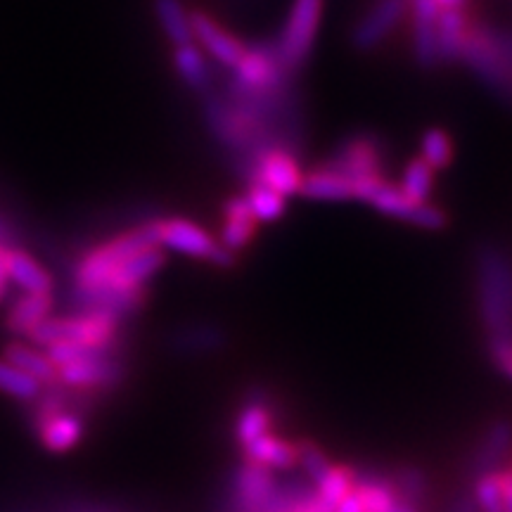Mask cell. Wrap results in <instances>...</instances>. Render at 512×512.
Segmentation results:
<instances>
[{
	"label": "cell",
	"mask_w": 512,
	"mask_h": 512,
	"mask_svg": "<svg viewBox=\"0 0 512 512\" xmlns=\"http://www.w3.org/2000/svg\"><path fill=\"white\" fill-rule=\"evenodd\" d=\"M147 247H157L150 223L93 247L91 252L81 256L79 266H76V292L100 290L126 259Z\"/></svg>",
	"instance_id": "6da1fadb"
},
{
	"label": "cell",
	"mask_w": 512,
	"mask_h": 512,
	"mask_svg": "<svg viewBox=\"0 0 512 512\" xmlns=\"http://www.w3.org/2000/svg\"><path fill=\"white\" fill-rule=\"evenodd\" d=\"M117 320V316L107 311H83L79 316L46 318L27 337L36 347L72 342L88 349H112L114 337H117Z\"/></svg>",
	"instance_id": "7a4b0ae2"
},
{
	"label": "cell",
	"mask_w": 512,
	"mask_h": 512,
	"mask_svg": "<svg viewBox=\"0 0 512 512\" xmlns=\"http://www.w3.org/2000/svg\"><path fill=\"white\" fill-rule=\"evenodd\" d=\"M320 22H323V0H294L283 34L275 41L280 62L290 74H299L309 62Z\"/></svg>",
	"instance_id": "3957f363"
},
{
	"label": "cell",
	"mask_w": 512,
	"mask_h": 512,
	"mask_svg": "<svg viewBox=\"0 0 512 512\" xmlns=\"http://www.w3.org/2000/svg\"><path fill=\"white\" fill-rule=\"evenodd\" d=\"M152 235L159 249H171L183 256H192V259L211 261L214 266L228 268L233 266L235 254L228 252L219 240L211 238V235L197 223L188 219H162L150 223Z\"/></svg>",
	"instance_id": "277c9868"
},
{
	"label": "cell",
	"mask_w": 512,
	"mask_h": 512,
	"mask_svg": "<svg viewBox=\"0 0 512 512\" xmlns=\"http://www.w3.org/2000/svg\"><path fill=\"white\" fill-rule=\"evenodd\" d=\"M370 207H375L380 214L392 216V219H401L411 226L425 228V230H441L446 226V214L437 204L430 202H415L406 197L396 183H389L387 178L380 181V185L370 192L366 200Z\"/></svg>",
	"instance_id": "5b68a950"
},
{
	"label": "cell",
	"mask_w": 512,
	"mask_h": 512,
	"mask_svg": "<svg viewBox=\"0 0 512 512\" xmlns=\"http://www.w3.org/2000/svg\"><path fill=\"white\" fill-rule=\"evenodd\" d=\"M408 15V0H375L351 29V48L356 53H373L394 34Z\"/></svg>",
	"instance_id": "8992f818"
},
{
	"label": "cell",
	"mask_w": 512,
	"mask_h": 512,
	"mask_svg": "<svg viewBox=\"0 0 512 512\" xmlns=\"http://www.w3.org/2000/svg\"><path fill=\"white\" fill-rule=\"evenodd\" d=\"M190 19L192 36H195V43L202 48V53L211 57V62L230 72V69L240 62V57L245 55V43H242L238 36L230 34L228 29H223L214 17L207 15V12H190Z\"/></svg>",
	"instance_id": "52a82bcc"
},
{
	"label": "cell",
	"mask_w": 512,
	"mask_h": 512,
	"mask_svg": "<svg viewBox=\"0 0 512 512\" xmlns=\"http://www.w3.org/2000/svg\"><path fill=\"white\" fill-rule=\"evenodd\" d=\"M57 380L72 389L91 392V389L112 387L119 380V366L110 349H91L76 361L57 368Z\"/></svg>",
	"instance_id": "ba28073f"
},
{
	"label": "cell",
	"mask_w": 512,
	"mask_h": 512,
	"mask_svg": "<svg viewBox=\"0 0 512 512\" xmlns=\"http://www.w3.org/2000/svg\"><path fill=\"white\" fill-rule=\"evenodd\" d=\"M320 166H325V169L330 171H337V174L347 176L351 181H356V178H363V176H382L380 140L370 136L347 138L342 145H339L335 155Z\"/></svg>",
	"instance_id": "9c48e42d"
},
{
	"label": "cell",
	"mask_w": 512,
	"mask_h": 512,
	"mask_svg": "<svg viewBox=\"0 0 512 512\" xmlns=\"http://www.w3.org/2000/svg\"><path fill=\"white\" fill-rule=\"evenodd\" d=\"M302 166L297 162V155L290 150H268L259 157L254 166V176L249 183H261L283 195L285 200L292 195H299V185H302Z\"/></svg>",
	"instance_id": "30bf717a"
},
{
	"label": "cell",
	"mask_w": 512,
	"mask_h": 512,
	"mask_svg": "<svg viewBox=\"0 0 512 512\" xmlns=\"http://www.w3.org/2000/svg\"><path fill=\"white\" fill-rule=\"evenodd\" d=\"M413 22V57L422 69L439 67L437 53V19L439 5L434 0H408Z\"/></svg>",
	"instance_id": "8fae6325"
},
{
	"label": "cell",
	"mask_w": 512,
	"mask_h": 512,
	"mask_svg": "<svg viewBox=\"0 0 512 512\" xmlns=\"http://www.w3.org/2000/svg\"><path fill=\"white\" fill-rule=\"evenodd\" d=\"M256 223L252 209L245 200V195L230 197V200L223 204V223H221V245L228 249V252H240L245 249L252 238L256 235Z\"/></svg>",
	"instance_id": "7c38bea8"
},
{
	"label": "cell",
	"mask_w": 512,
	"mask_h": 512,
	"mask_svg": "<svg viewBox=\"0 0 512 512\" xmlns=\"http://www.w3.org/2000/svg\"><path fill=\"white\" fill-rule=\"evenodd\" d=\"M174 69L178 79L190 88L192 93L204 95L214 88V64L197 43H188V46L174 48Z\"/></svg>",
	"instance_id": "4fadbf2b"
},
{
	"label": "cell",
	"mask_w": 512,
	"mask_h": 512,
	"mask_svg": "<svg viewBox=\"0 0 512 512\" xmlns=\"http://www.w3.org/2000/svg\"><path fill=\"white\" fill-rule=\"evenodd\" d=\"M36 427L43 446L53 453L72 451V448L81 441L83 434V422L79 415L67 411L38 415Z\"/></svg>",
	"instance_id": "5bb4252c"
},
{
	"label": "cell",
	"mask_w": 512,
	"mask_h": 512,
	"mask_svg": "<svg viewBox=\"0 0 512 512\" xmlns=\"http://www.w3.org/2000/svg\"><path fill=\"white\" fill-rule=\"evenodd\" d=\"M5 271L8 278L34 294H53V275L43 268L34 256L15 247H5Z\"/></svg>",
	"instance_id": "9a60e30c"
},
{
	"label": "cell",
	"mask_w": 512,
	"mask_h": 512,
	"mask_svg": "<svg viewBox=\"0 0 512 512\" xmlns=\"http://www.w3.org/2000/svg\"><path fill=\"white\" fill-rule=\"evenodd\" d=\"M299 195L309 197V200H318V202L354 200V181L347 176L337 174V171L318 166V169H313L309 174L302 176Z\"/></svg>",
	"instance_id": "2e32d148"
},
{
	"label": "cell",
	"mask_w": 512,
	"mask_h": 512,
	"mask_svg": "<svg viewBox=\"0 0 512 512\" xmlns=\"http://www.w3.org/2000/svg\"><path fill=\"white\" fill-rule=\"evenodd\" d=\"M53 306H55L53 294L27 292L24 297H19L17 302L12 304V309L8 311V318H5L8 320V330L15 332V335L27 337L38 323H43V320L50 318Z\"/></svg>",
	"instance_id": "e0dca14e"
},
{
	"label": "cell",
	"mask_w": 512,
	"mask_h": 512,
	"mask_svg": "<svg viewBox=\"0 0 512 512\" xmlns=\"http://www.w3.org/2000/svg\"><path fill=\"white\" fill-rule=\"evenodd\" d=\"M155 8V17L159 29L164 31L166 41L171 46H188V43H195V36H192V19L190 10L185 8L183 0H155L152 3Z\"/></svg>",
	"instance_id": "ac0fdd59"
},
{
	"label": "cell",
	"mask_w": 512,
	"mask_h": 512,
	"mask_svg": "<svg viewBox=\"0 0 512 512\" xmlns=\"http://www.w3.org/2000/svg\"><path fill=\"white\" fill-rule=\"evenodd\" d=\"M245 458L249 463L268 467V470H290L297 465V446L268 432L245 446Z\"/></svg>",
	"instance_id": "d6986e66"
},
{
	"label": "cell",
	"mask_w": 512,
	"mask_h": 512,
	"mask_svg": "<svg viewBox=\"0 0 512 512\" xmlns=\"http://www.w3.org/2000/svg\"><path fill=\"white\" fill-rule=\"evenodd\" d=\"M470 29L465 10H441L437 19V53L439 64L458 62L465 34Z\"/></svg>",
	"instance_id": "ffe728a7"
},
{
	"label": "cell",
	"mask_w": 512,
	"mask_h": 512,
	"mask_svg": "<svg viewBox=\"0 0 512 512\" xmlns=\"http://www.w3.org/2000/svg\"><path fill=\"white\" fill-rule=\"evenodd\" d=\"M356 486V475L351 467H342V465H332L325 477L316 482V503L323 508L325 512H335L339 505H342L344 498L351 496Z\"/></svg>",
	"instance_id": "44dd1931"
},
{
	"label": "cell",
	"mask_w": 512,
	"mask_h": 512,
	"mask_svg": "<svg viewBox=\"0 0 512 512\" xmlns=\"http://www.w3.org/2000/svg\"><path fill=\"white\" fill-rule=\"evenodd\" d=\"M3 361H8L10 366H15L22 370V373H27L34 377L38 382H48V384H55L57 382V368L50 363V358L46 354H38L36 349L31 347H24V344H8L3 351Z\"/></svg>",
	"instance_id": "7402d4cb"
},
{
	"label": "cell",
	"mask_w": 512,
	"mask_h": 512,
	"mask_svg": "<svg viewBox=\"0 0 512 512\" xmlns=\"http://www.w3.org/2000/svg\"><path fill=\"white\" fill-rule=\"evenodd\" d=\"M453 155H456V147L444 128L432 126L420 136V159L430 164L434 171L448 169L453 164Z\"/></svg>",
	"instance_id": "603a6c76"
},
{
	"label": "cell",
	"mask_w": 512,
	"mask_h": 512,
	"mask_svg": "<svg viewBox=\"0 0 512 512\" xmlns=\"http://www.w3.org/2000/svg\"><path fill=\"white\" fill-rule=\"evenodd\" d=\"M245 200L249 204V209H252L256 223L278 221L287 209L285 197L278 195V192L266 188V185H261V183H247Z\"/></svg>",
	"instance_id": "cb8c5ba5"
},
{
	"label": "cell",
	"mask_w": 512,
	"mask_h": 512,
	"mask_svg": "<svg viewBox=\"0 0 512 512\" xmlns=\"http://www.w3.org/2000/svg\"><path fill=\"white\" fill-rule=\"evenodd\" d=\"M434 174L430 164L422 162L420 157H415L403 166L401 171V183H396L406 197H411L415 202H430V195L434 190Z\"/></svg>",
	"instance_id": "d4e9b609"
},
{
	"label": "cell",
	"mask_w": 512,
	"mask_h": 512,
	"mask_svg": "<svg viewBox=\"0 0 512 512\" xmlns=\"http://www.w3.org/2000/svg\"><path fill=\"white\" fill-rule=\"evenodd\" d=\"M271 422H273L271 411H268L266 406H261V403H249V406L242 408L238 425H235V434H238L240 446L245 448L247 444H252L254 439L268 434V430H271Z\"/></svg>",
	"instance_id": "484cf974"
},
{
	"label": "cell",
	"mask_w": 512,
	"mask_h": 512,
	"mask_svg": "<svg viewBox=\"0 0 512 512\" xmlns=\"http://www.w3.org/2000/svg\"><path fill=\"white\" fill-rule=\"evenodd\" d=\"M354 496L361 503L363 512H392L396 501H399L396 489L387 482H356Z\"/></svg>",
	"instance_id": "4316f807"
},
{
	"label": "cell",
	"mask_w": 512,
	"mask_h": 512,
	"mask_svg": "<svg viewBox=\"0 0 512 512\" xmlns=\"http://www.w3.org/2000/svg\"><path fill=\"white\" fill-rule=\"evenodd\" d=\"M0 392L17 396L22 401H31L41 394V382L22 373V370L10 366L8 361H0Z\"/></svg>",
	"instance_id": "83f0119b"
},
{
	"label": "cell",
	"mask_w": 512,
	"mask_h": 512,
	"mask_svg": "<svg viewBox=\"0 0 512 512\" xmlns=\"http://www.w3.org/2000/svg\"><path fill=\"white\" fill-rule=\"evenodd\" d=\"M297 463L304 467L306 475H309L313 482H320V479L325 477V472L332 467L328 463V458H325V453L320 451L316 444H309V441L297 446Z\"/></svg>",
	"instance_id": "f1b7e54d"
},
{
	"label": "cell",
	"mask_w": 512,
	"mask_h": 512,
	"mask_svg": "<svg viewBox=\"0 0 512 512\" xmlns=\"http://www.w3.org/2000/svg\"><path fill=\"white\" fill-rule=\"evenodd\" d=\"M477 501L486 512H503L501 484H498V475H489V477L479 479Z\"/></svg>",
	"instance_id": "f546056e"
},
{
	"label": "cell",
	"mask_w": 512,
	"mask_h": 512,
	"mask_svg": "<svg viewBox=\"0 0 512 512\" xmlns=\"http://www.w3.org/2000/svg\"><path fill=\"white\" fill-rule=\"evenodd\" d=\"M496 363L508 377H512V342H498L496 344Z\"/></svg>",
	"instance_id": "4dcf8cb0"
},
{
	"label": "cell",
	"mask_w": 512,
	"mask_h": 512,
	"mask_svg": "<svg viewBox=\"0 0 512 512\" xmlns=\"http://www.w3.org/2000/svg\"><path fill=\"white\" fill-rule=\"evenodd\" d=\"M498 484H501L503 512H512V472H505V475H498Z\"/></svg>",
	"instance_id": "1f68e13d"
},
{
	"label": "cell",
	"mask_w": 512,
	"mask_h": 512,
	"mask_svg": "<svg viewBox=\"0 0 512 512\" xmlns=\"http://www.w3.org/2000/svg\"><path fill=\"white\" fill-rule=\"evenodd\" d=\"M8 271H5V247L0 245V299L5 297V290H8Z\"/></svg>",
	"instance_id": "d6a6232c"
},
{
	"label": "cell",
	"mask_w": 512,
	"mask_h": 512,
	"mask_svg": "<svg viewBox=\"0 0 512 512\" xmlns=\"http://www.w3.org/2000/svg\"><path fill=\"white\" fill-rule=\"evenodd\" d=\"M439 5V10H465L467 0H434Z\"/></svg>",
	"instance_id": "836d02e7"
},
{
	"label": "cell",
	"mask_w": 512,
	"mask_h": 512,
	"mask_svg": "<svg viewBox=\"0 0 512 512\" xmlns=\"http://www.w3.org/2000/svg\"><path fill=\"white\" fill-rule=\"evenodd\" d=\"M392 512H418V508H415L413 501H406V498H399V501H396V505L392 508Z\"/></svg>",
	"instance_id": "e575fe53"
},
{
	"label": "cell",
	"mask_w": 512,
	"mask_h": 512,
	"mask_svg": "<svg viewBox=\"0 0 512 512\" xmlns=\"http://www.w3.org/2000/svg\"><path fill=\"white\" fill-rule=\"evenodd\" d=\"M302 512H325L323 508H320V505L316 503V496H313V503L309 505V508H306V510H302Z\"/></svg>",
	"instance_id": "d590c367"
}]
</instances>
